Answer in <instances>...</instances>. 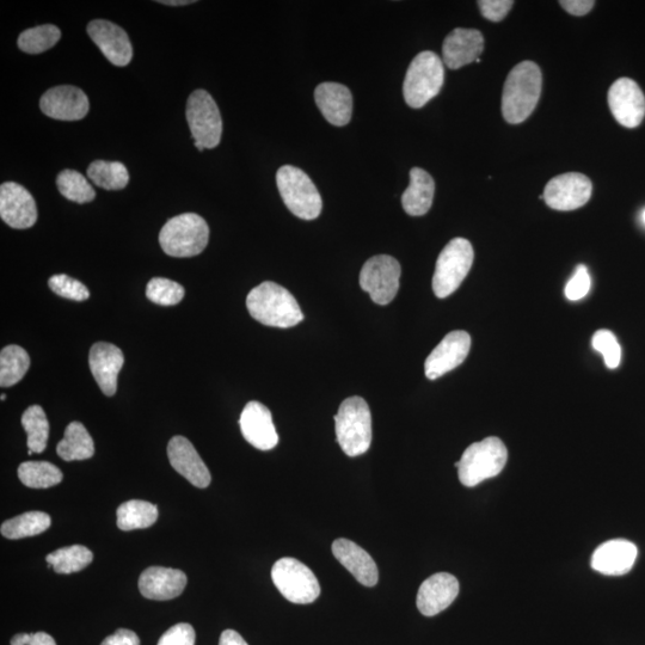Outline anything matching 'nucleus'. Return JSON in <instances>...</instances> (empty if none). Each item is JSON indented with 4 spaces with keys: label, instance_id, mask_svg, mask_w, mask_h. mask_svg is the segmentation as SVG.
<instances>
[{
    "label": "nucleus",
    "instance_id": "obj_1",
    "mask_svg": "<svg viewBox=\"0 0 645 645\" xmlns=\"http://www.w3.org/2000/svg\"><path fill=\"white\" fill-rule=\"evenodd\" d=\"M543 76L533 61H522L509 73L502 95V114L509 124L530 118L542 95Z\"/></svg>",
    "mask_w": 645,
    "mask_h": 645
},
{
    "label": "nucleus",
    "instance_id": "obj_2",
    "mask_svg": "<svg viewBox=\"0 0 645 645\" xmlns=\"http://www.w3.org/2000/svg\"><path fill=\"white\" fill-rule=\"evenodd\" d=\"M251 317L267 327L287 329L296 327L304 319L296 298L275 282H262L251 290L247 298Z\"/></svg>",
    "mask_w": 645,
    "mask_h": 645
},
{
    "label": "nucleus",
    "instance_id": "obj_3",
    "mask_svg": "<svg viewBox=\"0 0 645 645\" xmlns=\"http://www.w3.org/2000/svg\"><path fill=\"white\" fill-rule=\"evenodd\" d=\"M337 442L348 457H358L372 444V415L364 398L354 396L344 401L335 415Z\"/></svg>",
    "mask_w": 645,
    "mask_h": 645
},
{
    "label": "nucleus",
    "instance_id": "obj_4",
    "mask_svg": "<svg viewBox=\"0 0 645 645\" xmlns=\"http://www.w3.org/2000/svg\"><path fill=\"white\" fill-rule=\"evenodd\" d=\"M507 460V447L496 436L475 442L466 448L462 459L456 463L459 481L465 487H476L487 479L499 476Z\"/></svg>",
    "mask_w": 645,
    "mask_h": 645
},
{
    "label": "nucleus",
    "instance_id": "obj_5",
    "mask_svg": "<svg viewBox=\"0 0 645 645\" xmlns=\"http://www.w3.org/2000/svg\"><path fill=\"white\" fill-rule=\"evenodd\" d=\"M210 239L206 220L195 213L171 218L159 233V243L165 254L172 257H193L204 251Z\"/></svg>",
    "mask_w": 645,
    "mask_h": 645
},
{
    "label": "nucleus",
    "instance_id": "obj_6",
    "mask_svg": "<svg viewBox=\"0 0 645 645\" xmlns=\"http://www.w3.org/2000/svg\"><path fill=\"white\" fill-rule=\"evenodd\" d=\"M445 70L439 55L426 51L411 61L403 84L404 100L410 108L420 109L439 95Z\"/></svg>",
    "mask_w": 645,
    "mask_h": 645
},
{
    "label": "nucleus",
    "instance_id": "obj_7",
    "mask_svg": "<svg viewBox=\"0 0 645 645\" xmlns=\"http://www.w3.org/2000/svg\"><path fill=\"white\" fill-rule=\"evenodd\" d=\"M276 184L282 201L296 217L303 220L319 217L323 208L322 196L303 170L284 165L276 174Z\"/></svg>",
    "mask_w": 645,
    "mask_h": 645
},
{
    "label": "nucleus",
    "instance_id": "obj_8",
    "mask_svg": "<svg viewBox=\"0 0 645 645\" xmlns=\"http://www.w3.org/2000/svg\"><path fill=\"white\" fill-rule=\"evenodd\" d=\"M473 258L475 253L468 239L454 238L446 245L436 261L433 276L436 297L444 299L458 290L470 272Z\"/></svg>",
    "mask_w": 645,
    "mask_h": 645
},
{
    "label": "nucleus",
    "instance_id": "obj_9",
    "mask_svg": "<svg viewBox=\"0 0 645 645\" xmlns=\"http://www.w3.org/2000/svg\"><path fill=\"white\" fill-rule=\"evenodd\" d=\"M187 121L196 149H214L223 134V119L217 103L205 90H196L187 102Z\"/></svg>",
    "mask_w": 645,
    "mask_h": 645
},
{
    "label": "nucleus",
    "instance_id": "obj_10",
    "mask_svg": "<svg viewBox=\"0 0 645 645\" xmlns=\"http://www.w3.org/2000/svg\"><path fill=\"white\" fill-rule=\"evenodd\" d=\"M272 580L282 597L293 604H311L321 595L316 575L296 558L279 559L272 569Z\"/></svg>",
    "mask_w": 645,
    "mask_h": 645
},
{
    "label": "nucleus",
    "instance_id": "obj_11",
    "mask_svg": "<svg viewBox=\"0 0 645 645\" xmlns=\"http://www.w3.org/2000/svg\"><path fill=\"white\" fill-rule=\"evenodd\" d=\"M401 264L395 257L378 255L361 269L360 286L378 305L390 304L396 298L401 279Z\"/></svg>",
    "mask_w": 645,
    "mask_h": 645
},
{
    "label": "nucleus",
    "instance_id": "obj_12",
    "mask_svg": "<svg viewBox=\"0 0 645 645\" xmlns=\"http://www.w3.org/2000/svg\"><path fill=\"white\" fill-rule=\"evenodd\" d=\"M592 193L593 184L586 175L569 172L546 184L544 200L552 210L568 212L585 206Z\"/></svg>",
    "mask_w": 645,
    "mask_h": 645
},
{
    "label": "nucleus",
    "instance_id": "obj_13",
    "mask_svg": "<svg viewBox=\"0 0 645 645\" xmlns=\"http://www.w3.org/2000/svg\"><path fill=\"white\" fill-rule=\"evenodd\" d=\"M608 106L620 125L636 128L645 116V97L636 82L620 78L608 91Z\"/></svg>",
    "mask_w": 645,
    "mask_h": 645
},
{
    "label": "nucleus",
    "instance_id": "obj_14",
    "mask_svg": "<svg viewBox=\"0 0 645 645\" xmlns=\"http://www.w3.org/2000/svg\"><path fill=\"white\" fill-rule=\"evenodd\" d=\"M470 348L471 337L466 331H452L429 354L425 364L426 377L435 380L453 371L468 358Z\"/></svg>",
    "mask_w": 645,
    "mask_h": 645
},
{
    "label": "nucleus",
    "instance_id": "obj_15",
    "mask_svg": "<svg viewBox=\"0 0 645 645\" xmlns=\"http://www.w3.org/2000/svg\"><path fill=\"white\" fill-rule=\"evenodd\" d=\"M0 217L12 229L24 230L35 225L38 208L28 190L15 182L0 187Z\"/></svg>",
    "mask_w": 645,
    "mask_h": 645
},
{
    "label": "nucleus",
    "instance_id": "obj_16",
    "mask_svg": "<svg viewBox=\"0 0 645 645\" xmlns=\"http://www.w3.org/2000/svg\"><path fill=\"white\" fill-rule=\"evenodd\" d=\"M40 107L48 118L78 121L89 113V100L84 91L72 85L55 86L42 96Z\"/></svg>",
    "mask_w": 645,
    "mask_h": 645
},
{
    "label": "nucleus",
    "instance_id": "obj_17",
    "mask_svg": "<svg viewBox=\"0 0 645 645\" xmlns=\"http://www.w3.org/2000/svg\"><path fill=\"white\" fill-rule=\"evenodd\" d=\"M239 425L244 439L257 450L270 451L279 444L272 413L260 402L245 405Z\"/></svg>",
    "mask_w": 645,
    "mask_h": 645
},
{
    "label": "nucleus",
    "instance_id": "obj_18",
    "mask_svg": "<svg viewBox=\"0 0 645 645\" xmlns=\"http://www.w3.org/2000/svg\"><path fill=\"white\" fill-rule=\"evenodd\" d=\"M125 356L119 347L112 343L98 342L90 349L89 365L92 376L104 395L112 397L118 390V377Z\"/></svg>",
    "mask_w": 645,
    "mask_h": 645
},
{
    "label": "nucleus",
    "instance_id": "obj_19",
    "mask_svg": "<svg viewBox=\"0 0 645 645\" xmlns=\"http://www.w3.org/2000/svg\"><path fill=\"white\" fill-rule=\"evenodd\" d=\"M168 457L172 468L192 483L205 489L211 484V472L196 452L192 442L184 436H174L168 445Z\"/></svg>",
    "mask_w": 645,
    "mask_h": 645
},
{
    "label": "nucleus",
    "instance_id": "obj_20",
    "mask_svg": "<svg viewBox=\"0 0 645 645\" xmlns=\"http://www.w3.org/2000/svg\"><path fill=\"white\" fill-rule=\"evenodd\" d=\"M456 576L438 573L422 583L417 593L416 605L426 617H434L453 604L459 594Z\"/></svg>",
    "mask_w": 645,
    "mask_h": 645
},
{
    "label": "nucleus",
    "instance_id": "obj_21",
    "mask_svg": "<svg viewBox=\"0 0 645 645\" xmlns=\"http://www.w3.org/2000/svg\"><path fill=\"white\" fill-rule=\"evenodd\" d=\"M88 34L110 63L120 67L131 63L133 49L124 29L109 21L96 20L89 23Z\"/></svg>",
    "mask_w": 645,
    "mask_h": 645
},
{
    "label": "nucleus",
    "instance_id": "obj_22",
    "mask_svg": "<svg viewBox=\"0 0 645 645\" xmlns=\"http://www.w3.org/2000/svg\"><path fill=\"white\" fill-rule=\"evenodd\" d=\"M484 51V38L476 29L457 28L447 35L442 46L444 63L451 70L477 61Z\"/></svg>",
    "mask_w": 645,
    "mask_h": 645
},
{
    "label": "nucleus",
    "instance_id": "obj_23",
    "mask_svg": "<svg viewBox=\"0 0 645 645\" xmlns=\"http://www.w3.org/2000/svg\"><path fill=\"white\" fill-rule=\"evenodd\" d=\"M637 556L638 549L634 543L626 539H612L594 551L591 565L600 574L620 576L634 568Z\"/></svg>",
    "mask_w": 645,
    "mask_h": 645
},
{
    "label": "nucleus",
    "instance_id": "obj_24",
    "mask_svg": "<svg viewBox=\"0 0 645 645\" xmlns=\"http://www.w3.org/2000/svg\"><path fill=\"white\" fill-rule=\"evenodd\" d=\"M187 582V575L181 570L151 567L140 575L138 585L144 598L165 601L180 597Z\"/></svg>",
    "mask_w": 645,
    "mask_h": 645
},
{
    "label": "nucleus",
    "instance_id": "obj_25",
    "mask_svg": "<svg viewBox=\"0 0 645 645\" xmlns=\"http://www.w3.org/2000/svg\"><path fill=\"white\" fill-rule=\"evenodd\" d=\"M315 101L331 125L343 127L352 119L353 96L346 85L333 82L319 84L315 90Z\"/></svg>",
    "mask_w": 645,
    "mask_h": 645
},
{
    "label": "nucleus",
    "instance_id": "obj_26",
    "mask_svg": "<svg viewBox=\"0 0 645 645\" xmlns=\"http://www.w3.org/2000/svg\"><path fill=\"white\" fill-rule=\"evenodd\" d=\"M333 554L356 581L366 587L376 586L379 571L376 562L367 551L348 539H337L333 544Z\"/></svg>",
    "mask_w": 645,
    "mask_h": 645
},
{
    "label": "nucleus",
    "instance_id": "obj_27",
    "mask_svg": "<svg viewBox=\"0 0 645 645\" xmlns=\"http://www.w3.org/2000/svg\"><path fill=\"white\" fill-rule=\"evenodd\" d=\"M435 182L426 170L413 168L410 170V184L402 195L404 211L411 217H422L429 212L433 205Z\"/></svg>",
    "mask_w": 645,
    "mask_h": 645
},
{
    "label": "nucleus",
    "instance_id": "obj_28",
    "mask_svg": "<svg viewBox=\"0 0 645 645\" xmlns=\"http://www.w3.org/2000/svg\"><path fill=\"white\" fill-rule=\"evenodd\" d=\"M57 453L65 462L90 459L95 454L94 440L81 422H72L65 429L64 439L59 442Z\"/></svg>",
    "mask_w": 645,
    "mask_h": 645
},
{
    "label": "nucleus",
    "instance_id": "obj_29",
    "mask_svg": "<svg viewBox=\"0 0 645 645\" xmlns=\"http://www.w3.org/2000/svg\"><path fill=\"white\" fill-rule=\"evenodd\" d=\"M118 527L122 531L143 530L158 520V508L150 502L131 500L118 508Z\"/></svg>",
    "mask_w": 645,
    "mask_h": 645
},
{
    "label": "nucleus",
    "instance_id": "obj_30",
    "mask_svg": "<svg viewBox=\"0 0 645 645\" xmlns=\"http://www.w3.org/2000/svg\"><path fill=\"white\" fill-rule=\"evenodd\" d=\"M51 516L43 512H29L5 521L0 532L8 539H22L38 536L51 527Z\"/></svg>",
    "mask_w": 645,
    "mask_h": 645
},
{
    "label": "nucleus",
    "instance_id": "obj_31",
    "mask_svg": "<svg viewBox=\"0 0 645 645\" xmlns=\"http://www.w3.org/2000/svg\"><path fill=\"white\" fill-rule=\"evenodd\" d=\"M29 367L27 350L16 344L5 347L0 353V386L10 387L20 383Z\"/></svg>",
    "mask_w": 645,
    "mask_h": 645
},
{
    "label": "nucleus",
    "instance_id": "obj_32",
    "mask_svg": "<svg viewBox=\"0 0 645 645\" xmlns=\"http://www.w3.org/2000/svg\"><path fill=\"white\" fill-rule=\"evenodd\" d=\"M94 554L83 545H72L52 552L46 557L48 568L58 574L78 573L88 567Z\"/></svg>",
    "mask_w": 645,
    "mask_h": 645
},
{
    "label": "nucleus",
    "instance_id": "obj_33",
    "mask_svg": "<svg viewBox=\"0 0 645 645\" xmlns=\"http://www.w3.org/2000/svg\"><path fill=\"white\" fill-rule=\"evenodd\" d=\"M18 478L28 488L47 489L63 481L64 475L57 466L48 462H26L18 468Z\"/></svg>",
    "mask_w": 645,
    "mask_h": 645
},
{
    "label": "nucleus",
    "instance_id": "obj_34",
    "mask_svg": "<svg viewBox=\"0 0 645 645\" xmlns=\"http://www.w3.org/2000/svg\"><path fill=\"white\" fill-rule=\"evenodd\" d=\"M22 426L28 435V450L42 453L46 450L49 438V422L45 410L40 405H32L22 416Z\"/></svg>",
    "mask_w": 645,
    "mask_h": 645
},
{
    "label": "nucleus",
    "instance_id": "obj_35",
    "mask_svg": "<svg viewBox=\"0 0 645 645\" xmlns=\"http://www.w3.org/2000/svg\"><path fill=\"white\" fill-rule=\"evenodd\" d=\"M88 177L97 187L106 190L124 189L129 182V174L120 162L95 161L90 164Z\"/></svg>",
    "mask_w": 645,
    "mask_h": 645
},
{
    "label": "nucleus",
    "instance_id": "obj_36",
    "mask_svg": "<svg viewBox=\"0 0 645 645\" xmlns=\"http://www.w3.org/2000/svg\"><path fill=\"white\" fill-rule=\"evenodd\" d=\"M57 186L61 195L76 204H88L96 196L89 181L76 170L61 171L57 177Z\"/></svg>",
    "mask_w": 645,
    "mask_h": 645
},
{
    "label": "nucleus",
    "instance_id": "obj_37",
    "mask_svg": "<svg viewBox=\"0 0 645 645\" xmlns=\"http://www.w3.org/2000/svg\"><path fill=\"white\" fill-rule=\"evenodd\" d=\"M60 38L61 32L58 27L45 24L23 32L18 38V47L28 54H40L57 45Z\"/></svg>",
    "mask_w": 645,
    "mask_h": 645
},
{
    "label": "nucleus",
    "instance_id": "obj_38",
    "mask_svg": "<svg viewBox=\"0 0 645 645\" xmlns=\"http://www.w3.org/2000/svg\"><path fill=\"white\" fill-rule=\"evenodd\" d=\"M184 287L165 278H153L146 287V297L152 303L162 306H174L184 298Z\"/></svg>",
    "mask_w": 645,
    "mask_h": 645
},
{
    "label": "nucleus",
    "instance_id": "obj_39",
    "mask_svg": "<svg viewBox=\"0 0 645 645\" xmlns=\"http://www.w3.org/2000/svg\"><path fill=\"white\" fill-rule=\"evenodd\" d=\"M592 346L604 356L605 364L610 370H616L619 367L622 362V347L612 331L598 330L593 336Z\"/></svg>",
    "mask_w": 645,
    "mask_h": 645
},
{
    "label": "nucleus",
    "instance_id": "obj_40",
    "mask_svg": "<svg viewBox=\"0 0 645 645\" xmlns=\"http://www.w3.org/2000/svg\"><path fill=\"white\" fill-rule=\"evenodd\" d=\"M48 285L55 294L65 299L84 301L90 297L88 287L66 274L53 275Z\"/></svg>",
    "mask_w": 645,
    "mask_h": 645
},
{
    "label": "nucleus",
    "instance_id": "obj_41",
    "mask_svg": "<svg viewBox=\"0 0 645 645\" xmlns=\"http://www.w3.org/2000/svg\"><path fill=\"white\" fill-rule=\"evenodd\" d=\"M592 280L588 269L583 264L576 268L573 278H571L565 287V297L570 301H577L585 298L591 291Z\"/></svg>",
    "mask_w": 645,
    "mask_h": 645
},
{
    "label": "nucleus",
    "instance_id": "obj_42",
    "mask_svg": "<svg viewBox=\"0 0 645 645\" xmlns=\"http://www.w3.org/2000/svg\"><path fill=\"white\" fill-rule=\"evenodd\" d=\"M196 635L192 625L180 623L172 626L157 645H195Z\"/></svg>",
    "mask_w": 645,
    "mask_h": 645
},
{
    "label": "nucleus",
    "instance_id": "obj_43",
    "mask_svg": "<svg viewBox=\"0 0 645 645\" xmlns=\"http://www.w3.org/2000/svg\"><path fill=\"white\" fill-rule=\"evenodd\" d=\"M513 5V0H479L478 2L482 15L491 22L505 20Z\"/></svg>",
    "mask_w": 645,
    "mask_h": 645
},
{
    "label": "nucleus",
    "instance_id": "obj_44",
    "mask_svg": "<svg viewBox=\"0 0 645 645\" xmlns=\"http://www.w3.org/2000/svg\"><path fill=\"white\" fill-rule=\"evenodd\" d=\"M11 645H57L54 638L46 632L36 634H18L12 637Z\"/></svg>",
    "mask_w": 645,
    "mask_h": 645
},
{
    "label": "nucleus",
    "instance_id": "obj_45",
    "mask_svg": "<svg viewBox=\"0 0 645 645\" xmlns=\"http://www.w3.org/2000/svg\"><path fill=\"white\" fill-rule=\"evenodd\" d=\"M101 645H140V640L134 631L119 629L114 635L107 637Z\"/></svg>",
    "mask_w": 645,
    "mask_h": 645
},
{
    "label": "nucleus",
    "instance_id": "obj_46",
    "mask_svg": "<svg viewBox=\"0 0 645 645\" xmlns=\"http://www.w3.org/2000/svg\"><path fill=\"white\" fill-rule=\"evenodd\" d=\"M562 8L574 16H585L594 8L593 0H563L559 2Z\"/></svg>",
    "mask_w": 645,
    "mask_h": 645
},
{
    "label": "nucleus",
    "instance_id": "obj_47",
    "mask_svg": "<svg viewBox=\"0 0 645 645\" xmlns=\"http://www.w3.org/2000/svg\"><path fill=\"white\" fill-rule=\"evenodd\" d=\"M219 645H249L235 630H225L220 636Z\"/></svg>",
    "mask_w": 645,
    "mask_h": 645
},
{
    "label": "nucleus",
    "instance_id": "obj_48",
    "mask_svg": "<svg viewBox=\"0 0 645 645\" xmlns=\"http://www.w3.org/2000/svg\"><path fill=\"white\" fill-rule=\"evenodd\" d=\"M158 3L170 5V6H181V5L193 4L195 2H193V0H190V2L189 0H165V2H163V0H159Z\"/></svg>",
    "mask_w": 645,
    "mask_h": 645
},
{
    "label": "nucleus",
    "instance_id": "obj_49",
    "mask_svg": "<svg viewBox=\"0 0 645 645\" xmlns=\"http://www.w3.org/2000/svg\"><path fill=\"white\" fill-rule=\"evenodd\" d=\"M642 221H643V223L645 224V210H644V211H643V213H642Z\"/></svg>",
    "mask_w": 645,
    "mask_h": 645
},
{
    "label": "nucleus",
    "instance_id": "obj_50",
    "mask_svg": "<svg viewBox=\"0 0 645 645\" xmlns=\"http://www.w3.org/2000/svg\"><path fill=\"white\" fill-rule=\"evenodd\" d=\"M5 399H6V396L2 395V401H5Z\"/></svg>",
    "mask_w": 645,
    "mask_h": 645
}]
</instances>
